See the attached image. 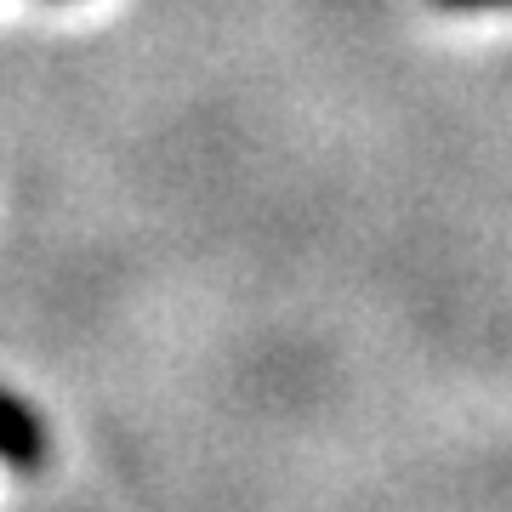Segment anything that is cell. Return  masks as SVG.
Listing matches in <instances>:
<instances>
[{"instance_id":"7a4b0ae2","label":"cell","mask_w":512,"mask_h":512,"mask_svg":"<svg viewBox=\"0 0 512 512\" xmlns=\"http://www.w3.org/2000/svg\"><path fill=\"white\" fill-rule=\"evenodd\" d=\"M444 12H490V6H512V0H433Z\"/></svg>"},{"instance_id":"6da1fadb","label":"cell","mask_w":512,"mask_h":512,"mask_svg":"<svg viewBox=\"0 0 512 512\" xmlns=\"http://www.w3.org/2000/svg\"><path fill=\"white\" fill-rule=\"evenodd\" d=\"M46 456H52V439H46L40 410L23 393L0 387V467L35 478V473H46Z\"/></svg>"}]
</instances>
